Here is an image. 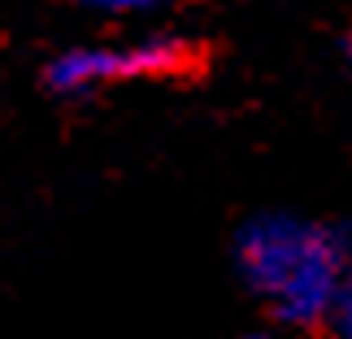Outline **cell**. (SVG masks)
<instances>
[{
    "label": "cell",
    "instance_id": "obj_1",
    "mask_svg": "<svg viewBox=\"0 0 352 339\" xmlns=\"http://www.w3.org/2000/svg\"><path fill=\"white\" fill-rule=\"evenodd\" d=\"M235 261L243 283L287 327L331 322L335 296L352 274L344 226H318L292 213H261L239 230Z\"/></svg>",
    "mask_w": 352,
    "mask_h": 339
},
{
    "label": "cell",
    "instance_id": "obj_2",
    "mask_svg": "<svg viewBox=\"0 0 352 339\" xmlns=\"http://www.w3.org/2000/svg\"><path fill=\"white\" fill-rule=\"evenodd\" d=\"M187 61L179 39L153 35L135 44H83L70 48L48 65V87L61 96H83V91L126 83V78H148V74H170Z\"/></svg>",
    "mask_w": 352,
    "mask_h": 339
},
{
    "label": "cell",
    "instance_id": "obj_3",
    "mask_svg": "<svg viewBox=\"0 0 352 339\" xmlns=\"http://www.w3.org/2000/svg\"><path fill=\"white\" fill-rule=\"evenodd\" d=\"M331 327H335V339H352V274L344 278L340 296H335V309H331Z\"/></svg>",
    "mask_w": 352,
    "mask_h": 339
},
{
    "label": "cell",
    "instance_id": "obj_4",
    "mask_svg": "<svg viewBox=\"0 0 352 339\" xmlns=\"http://www.w3.org/2000/svg\"><path fill=\"white\" fill-rule=\"evenodd\" d=\"M96 9H104V13H144V9H153L157 0H91Z\"/></svg>",
    "mask_w": 352,
    "mask_h": 339
},
{
    "label": "cell",
    "instance_id": "obj_5",
    "mask_svg": "<svg viewBox=\"0 0 352 339\" xmlns=\"http://www.w3.org/2000/svg\"><path fill=\"white\" fill-rule=\"evenodd\" d=\"M340 52H344V57H348V61H352V31H348V35H344V39H340Z\"/></svg>",
    "mask_w": 352,
    "mask_h": 339
},
{
    "label": "cell",
    "instance_id": "obj_6",
    "mask_svg": "<svg viewBox=\"0 0 352 339\" xmlns=\"http://www.w3.org/2000/svg\"><path fill=\"white\" fill-rule=\"evenodd\" d=\"M239 339H265V335H239Z\"/></svg>",
    "mask_w": 352,
    "mask_h": 339
}]
</instances>
